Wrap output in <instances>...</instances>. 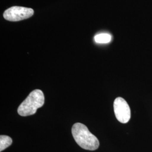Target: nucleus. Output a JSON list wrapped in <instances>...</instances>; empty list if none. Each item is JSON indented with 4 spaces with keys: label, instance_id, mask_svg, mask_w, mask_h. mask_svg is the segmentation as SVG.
<instances>
[{
    "label": "nucleus",
    "instance_id": "1",
    "mask_svg": "<svg viewBox=\"0 0 152 152\" xmlns=\"http://www.w3.org/2000/svg\"><path fill=\"white\" fill-rule=\"evenodd\" d=\"M72 133L77 144L82 148L95 151L99 147L97 137L91 134L87 127L81 123H76L72 128Z\"/></svg>",
    "mask_w": 152,
    "mask_h": 152
},
{
    "label": "nucleus",
    "instance_id": "6",
    "mask_svg": "<svg viewBox=\"0 0 152 152\" xmlns=\"http://www.w3.org/2000/svg\"><path fill=\"white\" fill-rule=\"evenodd\" d=\"M11 137L6 135H1L0 136V151L5 150L6 148L9 147L12 144Z\"/></svg>",
    "mask_w": 152,
    "mask_h": 152
},
{
    "label": "nucleus",
    "instance_id": "5",
    "mask_svg": "<svg viewBox=\"0 0 152 152\" xmlns=\"http://www.w3.org/2000/svg\"><path fill=\"white\" fill-rule=\"evenodd\" d=\"M94 39L98 44H108L112 40V36L107 33H100L95 36Z\"/></svg>",
    "mask_w": 152,
    "mask_h": 152
},
{
    "label": "nucleus",
    "instance_id": "4",
    "mask_svg": "<svg viewBox=\"0 0 152 152\" xmlns=\"http://www.w3.org/2000/svg\"><path fill=\"white\" fill-rule=\"evenodd\" d=\"M114 111L117 120L122 124L127 123L131 118L130 107L124 99L116 98L114 102Z\"/></svg>",
    "mask_w": 152,
    "mask_h": 152
},
{
    "label": "nucleus",
    "instance_id": "3",
    "mask_svg": "<svg viewBox=\"0 0 152 152\" xmlns=\"http://www.w3.org/2000/svg\"><path fill=\"white\" fill-rule=\"evenodd\" d=\"M34 11L32 9L20 6H13L7 9L4 13L6 20L17 22L26 19L32 16Z\"/></svg>",
    "mask_w": 152,
    "mask_h": 152
},
{
    "label": "nucleus",
    "instance_id": "2",
    "mask_svg": "<svg viewBox=\"0 0 152 152\" xmlns=\"http://www.w3.org/2000/svg\"><path fill=\"white\" fill-rule=\"evenodd\" d=\"M44 93L40 90H33L29 94L18 109V113L21 116H28L35 114L38 108L44 105Z\"/></svg>",
    "mask_w": 152,
    "mask_h": 152
}]
</instances>
